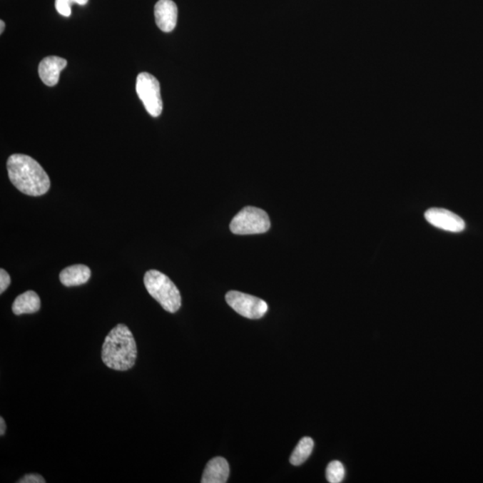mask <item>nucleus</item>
Returning a JSON list of instances; mask_svg holds the SVG:
<instances>
[{"label": "nucleus", "instance_id": "ddd939ff", "mask_svg": "<svg viewBox=\"0 0 483 483\" xmlns=\"http://www.w3.org/2000/svg\"><path fill=\"white\" fill-rule=\"evenodd\" d=\"M315 442L312 439L309 437H305L300 440L298 446H296L294 452L290 457V463L293 465H300L304 464L309 457L311 456Z\"/></svg>", "mask_w": 483, "mask_h": 483}, {"label": "nucleus", "instance_id": "9b49d317", "mask_svg": "<svg viewBox=\"0 0 483 483\" xmlns=\"http://www.w3.org/2000/svg\"><path fill=\"white\" fill-rule=\"evenodd\" d=\"M89 267L83 264L69 266L63 270L59 274V280L66 287H77L87 283L91 278Z\"/></svg>", "mask_w": 483, "mask_h": 483}, {"label": "nucleus", "instance_id": "1a4fd4ad", "mask_svg": "<svg viewBox=\"0 0 483 483\" xmlns=\"http://www.w3.org/2000/svg\"><path fill=\"white\" fill-rule=\"evenodd\" d=\"M68 61L59 56H47L39 65V75L42 82L48 86H55L59 83L60 73L66 68Z\"/></svg>", "mask_w": 483, "mask_h": 483}, {"label": "nucleus", "instance_id": "9d476101", "mask_svg": "<svg viewBox=\"0 0 483 483\" xmlns=\"http://www.w3.org/2000/svg\"><path fill=\"white\" fill-rule=\"evenodd\" d=\"M229 465L223 457H215L204 469L203 483H225L228 482Z\"/></svg>", "mask_w": 483, "mask_h": 483}, {"label": "nucleus", "instance_id": "7ed1b4c3", "mask_svg": "<svg viewBox=\"0 0 483 483\" xmlns=\"http://www.w3.org/2000/svg\"><path fill=\"white\" fill-rule=\"evenodd\" d=\"M143 282L148 293L165 311L175 313L181 307L182 298L178 288L165 274L155 270L147 271Z\"/></svg>", "mask_w": 483, "mask_h": 483}, {"label": "nucleus", "instance_id": "f03ea898", "mask_svg": "<svg viewBox=\"0 0 483 483\" xmlns=\"http://www.w3.org/2000/svg\"><path fill=\"white\" fill-rule=\"evenodd\" d=\"M136 357L137 347L131 330L124 324H118L105 338L102 362L115 371L125 372L133 367Z\"/></svg>", "mask_w": 483, "mask_h": 483}, {"label": "nucleus", "instance_id": "dca6fc26", "mask_svg": "<svg viewBox=\"0 0 483 483\" xmlns=\"http://www.w3.org/2000/svg\"><path fill=\"white\" fill-rule=\"evenodd\" d=\"M11 283V278L5 270H0V294H3Z\"/></svg>", "mask_w": 483, "mask_h": 483}, {"label": "nucleus", "instance_id": "4468645a", "mask_svg": "<svg viewBox=\"0 0 483 483\" xmlns=\"http://www.w3.org/2000/svg\"><path fill=\"white\" fill-rule=\"evenodd\" d=\"M345 467L340 461H333L327 465L326 470V477L327 482L330 483H340L343 481L345 477Z\"/></svg>", "mask_w": 483, "mask_h": 483}, {"label": "nucleus", "instance_id": "0eeeda50", "mask_svg": "<svg viewBox=\"0 0 483 483\" xmlns=\"http://www.w3.org/2000/svg\"><path fill=\"white\" fill-rule=\"evenodd\" d=\"M424 217L429 224L443 230L459 233L465 228L463 218L445 209L432 208L426 211Z\"/></svg>", "mask_w": 483, "mask_h": 483}, {"label": "nucleus", "instance_id": "6ab92c4d", "mask_svg": "<svg viewBox=\"0 0 483 483\" xmlns=\"http://www.w3.org/2000/svg\"><path fill=\"white\" fill-rule=\"evenodd\" d=\"M0 24H1V26H0V27H1V30H0V33L2 34V33H3V30L5 29V23L3 22V21H1V22H0Z\"/></svg>", "mask_w": 483, "mask_h": 483}, {"label": "nucleus", "instance_id": "f8f14e48", "mask_svg": "<svg viewBox=\"0 0 483 483\" xmlns=\"http://www.w3.org/2000/svg\"><path fill=\"white\" fill-rule=\"evenodd\" d=\"M40 296L31 290L17 296L12 305V311L16 315H31L40 311Z\"/></svg>", "mask_w": 483, "mask_h": 483}, {"label": "nucleus", "instance_id": "423d86ee", "mask_svg": "<svg viewBox=\"0 0 483 483\" xmlns=\"http://www.w3.org/2000/svg\"><path fill=\"white\" fill-rule=\"evenodd\" d=\"M225 301L238 315L252 320L262 318L269 309L263 300L238 291L228 292Z\"/></svg>", "mask_w": 483, "mask_h": 483}, {"label": "nucleus", "instance_id": "20e7f679", "mask_svg": "<svg viewBox=\"0 0 483 483\" xmlns=\"http://www.w3.org/2000/svg\"><path fill=\"white\" fill-rule=\"evenodd\" d=\"M270 228V218L266 211L250 206L239 211L230 223V230L235 235L263 234Z\"/></svg>", "mask_w": 483, "mask_h": 483}, {"label": "nucleus", "instance_id": "f3484780", "mask_svg": "<svg viewBox=\"0 0 483 483\" xmlns=\"http://www.w3.org/2000/svg\"><path fill=\"white\" fill-rule=\"evenodd\" d=\"M19 483H45L46 481L40 474H31L24 476L19 482Z\"/></svg>", "mask_w": 483, "mask_h": 483}, {"label": "nucleus", "instance_id": "2eb2a0df", "mask_svg": "<svg viewBox=\"0 0 483 483\" xmlns=\"http://www.w3.org/2000/svg\"><path fill=\"white\" fill-rule=\"evenodd\" d=\"M88 0H56L55 6L56 11L63 16H71V5L73 3L83 6L87 4Z\"/></svg>", "mask_w": 483, "mask_h": 483}, {"label": "nucleus", "instance_id": "a211bd4d", "mask_svg": "<svg viewBox=\"0 0 483 483\" xmlns=\"http://www.w3.org/2000/svg\"><path fill=\"white\" fill-rule=\"evenodd\" d=\"M6 429L5 420L0 417V435L4 436Z\"/></svg>", "mask_w": 483, "mask_h": 483}, {"label": "nucleus", "instance_id": "6e6552de", "mask_svg": "<svg viewBox=\"0 0 483 483\" xmlns=\"http://www.w3.org/2000/svg\"><path fill=\"white\" fill-rule=\"evenodd\" d=\"M155 20L158 28L171 33L178 23V6L172 0H160L154 8Z\"/></svg>", "mask_w": 483, "mask_h": 483}, {"label": "nucleus", "instance_id": "f257e3e1", "mask_svg": "<svg viewBox=\"0 0 483 483\" xmlns=\"http://www.w3.org/2000/svg\"><path fill=\"white\" fill-rule=\"evenodd\" d=\"M10 181L24 195L41 196L51 188L47 173L34 158L24 154H13L6 162Z\"/></svg>", "mask_w": 483, "mask_h": 483}, {"label": "nucleus", "instance_id": "39448f33", "mask_svg": "<svg viewBox=\"0 0 483 483\" xmlns=\"http://www.w3.org/2000/svg\"><path fill=\"white\" fill-rule=\"evenodd\" d=\"M136 93L144 107L151 116L157 118L163 109L160 83L156 77L148 73H141L137 76Z\"/></svg>", "mask_w": 483, "mask_h": 483}]
</instances>
